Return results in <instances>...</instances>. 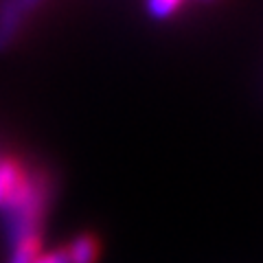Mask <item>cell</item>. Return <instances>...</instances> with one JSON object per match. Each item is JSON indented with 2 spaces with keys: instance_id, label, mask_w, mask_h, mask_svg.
Returning <instances> with one entry per match:
<instances>
[{
  "instance_id": "obj_6",
  "label": "cell",
  "mask_w": 263,
  "mask_h": 263,
  "mask_svg": "<svg viewBox=\"0 0 263 263\" xmlns=\"http://www.w3.org/2000/svg\"><path fill=\"white\" fill-rule=\"evenodd\" d=\"M33 263H68V257H66L64 248H57L53 252H42Z\"/></svg>"
},
{
  "instance_id": "obj_5",
  "label": "cell",
  "mask_w": 263,
  "mask_h": 263,
  "mask_svg": "<svg viewBox=\"0 0 263 263\" xmlns=\"http://www.w3.org/2000/svg\"><path fill=\"white\" fill-rule=\"evenodd\" d=\"M184 0H147V9L154 18H169L171 13H176L180 9Z\"/></svg>"
},
{
  "instance_id": "obj_4",
  "label": "cell",
  "mask_w": 263,
  "mask_h": 263,
  "mask_svg": "<svg viewBox=\"0 0 263 263\" xmlns=\"http://www.w3.org/2000/svg\"><path fill=\"white\" fill-rule=\"evenodd\" d=\"M40 254H42V237L27 235V237H20L18 241L11 243L9 261L7 263H33Z\"/></svg>"
},
{
  "instance_id": "obj_2",
  "label": "cell",
  "mask_w": 263,
  "mask_h": 263,
  "mask_svg": "<svg viewBox=\"0 0 263 263\" xmlns=\"http://www.w3.org/2000/svg\"><path fill=\"white\" fill-rule=\"evenodd\" d=\"M44 0H0V48L9 46L20 33L24 20Z\"/></svg>"
},
{
  "instance_id": "obj_3",
  "label": "cell",
  "mask_w": 263,
  "mask_h": 263,
  "mask_svg": "<svg viewBox=\"0 0 263 263\" xmlns=\"http://www.w3.org/2000/svg\"><path fill=\"white\" fill-rule=\"evenodd\" d=\"M68 263H97L101 257V243L95 235L81 233L70 243L64 246Z\"/></svg>"
},
{
  "instance_id": "obj_7",
  "label": "cell",
  "mask_w": 263,
  "mask_h": 263,
  "mask_svg": "<svg viewBox=\"0 0 263 263\" xmlns=\"http://www.w3.org/2000/svg\"><path fill=\"white\" fill-rule=\"evenodd\" d=\"M200 3H213V0H200Z\"/></svg>"
},
{
  "instance_id": "obj_1",
  "label": "cell",
  "mask_w": 263,
  "mask_h": 263,
  "mask_svg": "<svg viewBox=\"0 0 263 263\" xmlns=\"http://www.w3.org/2000/svg\"><path fill=\"white\" fill-rule=\"evenodd\" d=\"M31 180L33 171L24 167L20 158L0 152V211L13 206L27 193Z\"/></svg>"
}]
</instances>
